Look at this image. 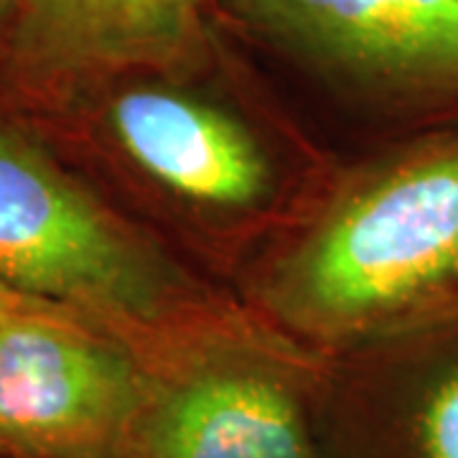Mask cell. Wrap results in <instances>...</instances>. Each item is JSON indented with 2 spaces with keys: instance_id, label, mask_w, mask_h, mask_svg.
<instances>
[{
  "instance_id": "5",
  "label": "cell",
  "mask_w": 458,
  "mask_h": 458,
  "mask_svg": "<svg viewBox=\"0 0 458 458\" xmlns=\"http://www.w3.org/2000/svg\"><path fill=\"white\" fill-rule=\"evenodd\" d=\"M227 0H16L3 64L31 95L128 69L181 64L201 51Z\"/></svg>"
},
{
  "instance_id": "10",
  "label": "cell",
  "mask_w": 458,
  "mask_h": 458,
  "mask_svg": "<svg viewBox=\"0 0 458 458\" xmlns=\"http://www.w3.org/2000/svg\"><path fill=\"white\" fill-rule=\"evenodd\" d=\"M13 13H16V0H0V59L5 56L8 36L13 26Z\"/></svg>"
},
{
  "instance_id": "1",
  "label": "cell",
  "mask_w": 458,
  "mask_h": 458,
  "mask_svg": "<svg viewBox=\"0 0 458 458\" xmlns=\"http://www.w3.org/2000/svg\"><path fill=\"white\" fill-rule=\"evenodd\" d=\"M456 267L458 128H448L346 201L298 255L285 295L321 324H375L456 291Z\"/></svg>"
},
{
  "instance_id": "3",
  "label": "cell",
  "mask_w": 458,
  "mask_h": 458,
  "mask_svg": "<svg viewBox=\"0 0 458 458\" xmlns=\"http://www.w3.org/2000/svg\"><path fill=\"white\" fill-rule=\"evenodd\" d=\"M262 41L405 120H458V0H227Z\"/></svg>"
},
{
  "instance_id": "7",
  "label": "cell",
  "mask_w": 458,
  "mask_h": 458,
  "mask_svg": "<svg viewBox=\"0 0 458 458\" xmlns=\"http://www.w3.org/2000/svg\"><path fill=\"white\" fill-rule=\"evenodd\" d=\"M140 458H311L306 420L280 382L209 372L148 412Z\"/></svg>"
},
{
  "instance_id": "11",
  "label": "cell",
  "mask_w": 458,
  "mask_h": 458,
  "mask_svg": "<svg viewBox=\"0 0 458 458\" xmlns=\"http://www.w3.org/2000/svg\"><path fill=\"white\" fill-rule=\"evenodd\" d=\"M456 288H458V267H456Z\"/></svg>"
},
{
  "instance_id": "8",
  "label": "cell",
  "mask_w": 458,
  "mask_h": 458,
  "mask_svg": "<svg viewBox=\"0 0 458 458\" xmlns=\"http://www.w3.org/2000/svg\"><path fill=\"white\" fill-rule=\"evenodd\" d=\"M410 375L397 412V458H458V324Z\"/></svg>"
},
{
  "instance_id": "9",
  "label": "cell",
  "mask_w": 458,
  "mask_h": 458,
  "mask_svg": "<svg viewBox=\"0 0 458 458\" xmlns=\"http://www.w3.org/2000/svg\"><path fill=\"white\" fill-rule=\"evenodd\" d=\"M11 318H47V321H82L87 324V318L80 313L49 303V301H41V298L18 293L0 283V321H11Z\"/></svg>"
},
{
  "instance_id": "4",
  "label": "cell",
  "mask_w": 458,
  "mask_h": 458,
  "mask_svg": "<svg viewBox=\"0 0 458 458\" xmlns=\"http://www.w3.org/2000/svg\"><path fill=\"white\" fill-rule=\"evenodd\" d=\"M131 357L82 321H0V456L123 458L143 410Z\"/></svg>"
},
{
  "instance_id": "2",
  "label": "cell",
  "mask_w": 458,
  "mask_h": 458,
  "mask_svg": "<svg viewBox=\"0 0 458 458\" xmlns=\"http://www.w3.org/2000/svg\"><path fill=\"white\" fill-rule=\"evenodd\" d=\"M0 283L95 318L156 316V262L44 150L0 131Z\"/></svg>"
},
{
  "instance_id": "6",
  "label": "cell",
  "mask_w": 458,
  "mask_h": 458,
  "mask_svg": "<svg viewBox=\"0 0 458 458\" xmlns=\"http://www.w3.org/2000/svg\"><path fill=\"white\" fill-rule=\"evenodd\" d=\"M107 120L132 161L181 197L252 207L270 189L260 146L207 102L165 87H131L113 98Z\"/></svg>"
},
{
  "instance_id": "12",
  "label": "cell",
  "mask_w": 458,
  "mask_h": 458,
  "mask_svg": "<svg viewBox=\"0 0 458 458\" xmlns=\"http://www.w3.org/2000/svg\"><path fill=\"white\" fill-rule=\"evenodd\" d=\"M0 458H5V456H0Z\"/></svg>"
}]
</instances>
